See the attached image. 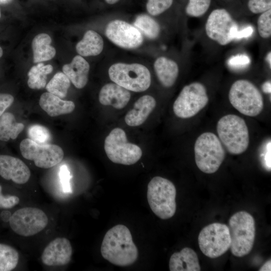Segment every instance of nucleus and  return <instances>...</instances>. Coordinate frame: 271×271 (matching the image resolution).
Masks as SVG:
<instances>
[{
	"mask_svg": "<svg viewBox=\"0 0 271 271\" xmlns=\"http://www.w3.org/2000/svg\"><path fill=\"white\" fill-rule=\"evenodd\" d=\"M49 220L42 209L26 207L15 211L10 217L9 224L17 234L24 237L35 235L47 226Z\"/></svg>",
	"mask_w": 271,
	"mask_h": 271,
	"instance_id": "11",
	"label": "nucleus"
},
{
	"mask_svg": "<svg viewBox=\"0 0 271 271\" xmlns=\"http://www.w3.org/2000/svg\"><path fill=\"white\" fill-rule=\"evenodd\" d=\"M24 128L23 123L18 122L11 112H5L0 117V141L16 139Z\"/></svg>",
	"mask_w": 271,
	"mask_h": 271,
	"instance_id": "25",
	"label": "nucleus"
},
{
	"mask_svg": "<svg viewBox=\"0 0 271 271\" xmlns=\"http://www.w3.org/2000/svg\"><path fill=\"white\" fill-rule=\"evenodd\" d=\"M13 0H0L1 5H7L11 3Z\"/></svg>",
	"mask_w": 271,
	"mask_h": 271,
	"instance_id": "43",
	"label": "nucleus"
},
{
	"mask_svg": "<svg viewBox=\"0 0 271 271\" xmlns=\"http://www.w3.org/2000/svg\"><path fill=\"white\" fill-rule=\"evenodd\" d=\"M99 101L104 105H111L118 109L124 108L129 102L130 93L128 90L116 83L104 85L99 93Z\"/></svg>",
	"mask_w": 271,
	"mask_h": 271,
	"instance_id": "17",
	"label": "nucleus"
},
{
	"mask_svg": "<svg viewBox=\"0 0 271 271\" xmlns=\"http://www.w3.org/2000/svg\"><path fill=\"white\" fill-rule=\"evenodd\" d=\"M171 271H199V261L196 252L192 248L185 247L174 253L169 260Z\"/></svg>",
	"mask_w": 271,
	"mask_h": 271,
	"instance_id": "20",
	"label": "nucleus"
},
{
	"mask_svg": "<svg viewBox=\"0 0 271 271\" xmlns=\"http://www.w3.org/2000/svg\"><path fill=\"white\" fill-rule=\"evenodd\" d=\"M20 149L25 159L33 161L36 167L42 169L53 167L64 157V152L60 147L48 143L38 144L29 138L21 141Z\"/></svg>",
	"mask_w": 271,
	"mask_h": 271,
	"instance_id": "12",
	"label": "nucleus"
},
{
	"mask_svg": "<svg viewBox=\"0 0 271 271\" xmlns=\"http://www.w3.org/2000/svg\"><path fill=\"white\" fill-rule=\"evenodd\" d=\"M103 45L102 38L99 34L93 30H88L76 44V50L81 56H96L102 52Z\"/></svg>",
	"mask_w": 271,
	"mask_h": 271,
	"instance_id": "24",
	"label": "nucleus"
},
{
	"mask_svg": "<svg viewBox=\"0 0 271 271\" xmlns=\"http://www.w3.org/2000/svg\"><path fill=\"white\" fill-rule=\"evenodd\" d=\"M262 89L264 92L266 93H270L271 84L270 81L264 82L262 85Z\"/></svg>",
	"mask_w": 271,
	"mask_h": 271,
	"instance_id": "41",
	"label": "nucleus"
},
{
	"mask_svg": "<svg viewBox=\"0 0 271 271\" xmlns=\"http://www.w3.org/2000/svg\"><path fill=\"white\" fill-rule=\"evenodd\" d=\"M59 177L62 187L63 191L65 193L71 192L70 184V173L66 165L60 167L59 172Z\"/></svg>",
	"mask_w": 271,
	"mask_h": 271,
	"instance_id": "36",
	"label": "nucleus"
},
{
	"mask_svg": "<svg viewBox=\"0 0 271 271\" xmlns=\"http://www.w3.org/2000/svg\"><path fill=\"white\" fill-rule=\"evenodd\" d=\"M14 98L8 93H0V117L13 103Z\"/></svg>",
	"mask_w": 271,
	"mask_h": 271,
	"instance_id": "39",
	"label": "nucleus"
},
{
	"mask_svg": "<svg viewBox=\"0 0 271 271\" xmlns=\"http://www.w3.org/2000/svg\"><path fill=\"white\" fill-rule=\"evenodd\" d=\"M0 176L7 181L23 185L29 180L31 171L21 159L10 155L0 154Z\"/></svg>",
	"mask_w": 271,
	"mask_h": 271,
	"instance_id": "16",
	"label": "nucleus"
},
{
	"mask_svg": "<svg viewBox=\"0 0 271 271\" xmlns=\"http://www.w3.org/2000/svg\"><path fill=\"white\" fill-rule=\"evenodd\" d=\"M231 105L242 114L258 115L263 108V100L259 89L250 81L239 79L231 85L228 94Z\"/></svg>",
	"mask_w": 271,
	"mask_h": 271,
	"instance_id": "6",
	"label": "nucleus"
},
{
	"mask_svg": "<svg viewBox=\"0 0 271 271\" xmlns=\"http://www.w3.org/2000/svg\"><path fill=\"white\" fill-rule=\"evenodd\" d=\"M106 37L117 46L125 49H135L143 42L141 32L134 26L121 20L111 21L105 29Z\"/></svg>",
	"mask_w": 271,
	"mask_h": 271,
	"instance_id": "14",
	"label": "nucleus"
},
{
	"mask_svg": "<svg viewBox=\"0 0 271 271\" xmlns=\"http://www.w3.org/2000/svg\"><path fill=\"white\" fill-rule=\"evenodd\" d=\"M260 271H270L271 270V261L270 259L265 262L259 268Z\"/></svg>",
	"mask_w": 271,
	"mask_h": 271,
	"instance_id": "42",
	"label": "nucleus"
},
{
	"mask_svg": "<svg viewBox=\"0 0 271 271\" xmlns=\"http://www.w3.org/2000/svg\"><path fill=\"white\" fill-rule=\"evenodd\" d=\"M2 187L0 185V209H11L20 202L19 198L13 195L3 194Z\"/></svg>",
	"mask_w": 271,
	"mask_h": 271,
	"instance_id": "35",
	"label": "nucleus"
},
{
	"mask_svg": "<svg viewBox=\"0 0 271 271\" xmlns=\"http://www.w3.org/2000/svg\"><path fill=\"white\" fill-rule=\"evenodd\" d=\"M104 148L111 162L124 165L135 164L143 154L140 147L127 142L125 131L119 127L112 129L106 137Z\"/></svg>",
	"mask_w": 271,
	"mask_h": 271,
	"instance_id": "8",
	"label": "nucleus"
},
{
	"mask_svg": "<svg viewBox=\"0 0 271 271\" xmlns=\"http://www.w3.org/2000/svg\"><path fill=\"white\" fill-rule=\"evenodd\" d=\"M3 51L2 48L0 47V58L3 56Z\"/></svg>",
	"mask_w": 271,
	"mask_h": 271,
	"instance_id": "46",
	"label": "nucleus"
},
{
	"mask_svg": "<svg viewBox=\"0 0 271 271\" xmlns=\"http://www.w3.org/2000/svg\"><path fill=\"white\" fill-rule=\"evenodd\" d=\"M52 39L47 34L36 35L32 43L33 62L35 63L52 59L56 55L55 49L51 45Z\"/></svg>",
	"mask_w": 271,
	"mask_h": 271,
	"instance_id": "23",
	"label": "nucleus"
},
{
	"mask_svg": "<svg viewBox=\"0 0 271 271\" xmlns=\"http://www.w3.org/2000/svg\"><path fill=\"white\" fill-rule=\"evenodd\" d=\"M173 0H148L146 9L152 16H158L169 9Z\"/></svg>",
	"mask_w": 271,
	"mask_h": 271,
	"instance_id": "33",
	"label": "nucleus"
},
{
	"mask_svg": "<svg viewBox=\"0 0 271 271\" xmlns=\"http://www.w3.org/2000/svg\"><path fill=\"white\" fill-rule=\"evenodd\" d=\"M198 240L200 249L204 255L211 258L218 257L230 247L228 226L218 222L210 224L201 230Z\"/></svg>",
	"mask_w": 271,
	"mask_h": 271,
	"instance_id": "9",
	"label": "nucleus"
},
{
	"mask_svg": "<svg viewBox=\"0 0 271 271\" xmlns=\"http://www.w3.org/2000/svg\"><path fill=\"white\" fill-rule=\"evenodd\" d=\"M195 162L202 172H216L222 162L225 152L219 138L213 133H203L197 139L194 146Z\"/></svg>",
	"mask_w": 271,
	"mask_h": 271,
	"instance_id": "5",
	"label": "nucleus"
},
{
	"mask_svg": "<svg viewBox=\"0 0 271 271\" xmlns=\"http://www.w3.org/2000/svg\"><path fill=\"white\" fill-rule=\"evenodd\" d=\"M72 254L70 241L65 237H57L45 247L41 254V260L48 266H62L70 262Z\"/></svg>",
	"mask_w": 271,
	"mask_h": 271,
	"instance_id": "15",
	"label": "nucleus"
},
{
	"mask_svg": "<svg viewBox=\"0 0 271 271\" xmlns=\"http://www.w3.org/2000/svg\"><path fill=\"white\" fill-rule=\"evenodd\" d=\"M270 56H271V54H270V52H269L267 55V56H266V59H267V61L268 63H269V66L270 67V66H271V63H270Z\"/></svg>",
	"mask_w": 271,
	"mask_h": 271,
	"instance_id": "45",
	"label": "nucleus"
},
{
	"mask_svg": "<svg viewBox=\"0 0 271 271\" xmlns=\"http://www.w3.org/2000/svg\"><path fill=\"white\" fill-rule=\"evenodd\" d=\"M100 251L104 259L120 266L132 264L139 254L129 230L122 224L116 225L107 231L103 239Z\"/></svg>",
	"mask_w": 271,
	"mask_h": 271,
	"instance_id": "1",
	"label": "nucleus"
},
{
	"mask_svg": "<svg viewBox=\"0 0 271 271\" xmlns=\"http://www.w3.org/2000/svg\"><path fill=\"white\" fill-rule=\"evenodd\" d=\"M110 79L128 90L142 92L149 88L151 83V74L144 65L138 63H117L108 69Z\"/></svg>",
	"mask_w": 271,
	"mask_h": 271,
	"instance_id": "7",
	"label": "nucleus"
},
{
	"mask_svg": "<svg viewBox=\"0 0 271 271\" xmlns=\"http://www.w3.org/2000/svg\"><path fill=\"white\" fill-rule=\"evenodd\" d=\"M250 63L249 58L245 54H239L233 56L228 60V65L234 68L245 67Z\"/></svg>",
	"mask_w": 271,
	"mask_h": 271,
	"instance_id": "37",
	"label": "nucleus"
},
{
	"mask_svg": "<svg viewBox=\"0 0 271 271\" xmlns=\"http://www.w3.org/2000/svg\"><path fill=\"white\" fill-rule=\"evenodd\" d=\"M232 254L243 257L252 250L255 236V221L248 212L241 211L234 214L228 221Z\"/></svg>",
	"mask_w": 271,
	"mask_h": 271,
	"instance_id": "2",
	"label": "nucleus"
},
{
	"mask_svg": "<svg viewBox=\"0 0 271 271\" xmlns=\"http://www.w3.org/2000/svg\"><path fill=\"white\" fill-rule=\"evenodd\" d=\"M271 143L270 141L267 142L265 147L263 149V153L261 154V162L265 168L268 171L271 170Z\"/></svg>",
	"mask_w": 271,
	"mask_h": 271,
	"instance_id": "38",
	"label": "nucleus"
},
{
	"mask_svg": "<svg viewBox=\"0 0 271 271\" xmlns=\"http://www.w3.org/2000/svg\"><path fill=\"white\" fill-rule=\"evenodd\" d=\"M154 66L156 75L163 86L170 87L174 84L179 74V67L176 62L160 57L156 59Z\"/></svg>",
	"mask_w": 271,
	"mask_h": 271,
	"instance_id": "22",
	"label": "nucleus"
},
{
	"mask_svg": "<svg viewBox=\"0 0 271 271\" xmlns=\"http://www.w3.org/2000/svg\"><path fill=\"white\" fill-rule=\"evenodd\" d=\"M218 138L227 151L233 155L244 153L249 143V132L244 120L235 114H227L218 121Z\"/></svg>",
	"mask_w": 271,
	"mask_h": 271,
	"instance_id": "3",
	"label": "nucleus"
},
{
	"mask_svg": "<svg viewBox=\"0 0 271 271\" xmlns=\"http://www.w3.org/2000/svg\"><path fill=\"white\" fill-rule=\"evenodd\" d=\"M210 3L211 0H189L186 13L190 17H200L207 11Z\"/></svg>",
	"mask_w": 271,
	"mask_h": 271,
	"instance_id": "31",
	"label": "nucleus"
},
{
	"mask_svg": "<svg viewBox=\"0 0 271 271\" xmlns=\"http://www.w3.org/2000/svg\"><path fill=\"white\" fill-rule=\"evenodd\" d=\"M248 8L253 14H261L271 9V0H249Z\"/></svg>",
	"mask_w": 271,
	"mask_h": 271,
	"instance_id": "34",
	"label": "nucleus"
},
{
	"mask_svg": "<svg viewBox=\"0 0 271 271\" xmlns=\"http://www.w3.org/2000/svg\"><path fill=\"white\" fill-rule=\"evenodd\" d=\"M119 0H105V1L106 2V3L109 4V5H113L117 2H118Z\"/></svg>",
	"mask_w": 271,
	"mask_h": 271,
	"instance_id": "44",
	"label": "nucleus"
},
{
	"mask_svg": "<svg viewBox=\"0 0 271 271\" xmlns=\"http://www.w3.org/2000/svg\"><path fill=\"white\" fill-rule=\"evenodd\" d=\"M133 25L141 33L149 39H156L160 34L161 28L159 24L147 15H141L137 17Z\"/></svg>",
	"mask_w": 271,
	"mask_h": 271,
	"instance_id": "28",
	"label": "nucleus"
},
{
	"mask_svg": "<svg viewBox=\"0 0 271 271\" xmlns=\"http://www.w3.org/2000/svg\"><path fill=\"white\" fill-rule=\"evenodd\" d=\"M70 86V81L63 72L56 73L46 86L48 92L61 98L66 97Z\"/></svg>",
	"mask_w": 271,
	"mask_h": 271,
	"instance_id": "29",
	"label": "nucleus"
},
{
	"mask_svg": "<svg viewBox=\"0 0 271 271\" xmlns=\"http://www.w3.org/2000/svg\"><path fill=\"white\" fill-rule=\"evenodd\" d=\"M253 32L252 27L249 26L241 30H238L235 37V39H240L249 37Z\"/></svg>",
	"mask_w": 271,
	"mask_h": 271,
	"instance_id": "40",
	"label": "nucleus"
},
{
	"mask_svg": "<svg viewBox=\"0 0 271 271\" xmlns=\"http://www.w3.org/2000/svg\"><path fill=\"white\" fill-rule=\"evenodd\" d=\"M156 105L155 98L149 95L140 97L134 104L133 108L126 114L124 120L130 126H137L143 124Z\"/></svg>",
	"mask_w": 271,
	"mask_h": 271,
	"instance_id": "18",
	"label": "nucleus"
},
{
	"mask_svg": "<svg viewBox=\"0 0 271 271\" xmlns=\"http://www.w3.org/2000/svg\"><path fill=\"white\" fill-rule=\"evenodd\" d=\"M89 69L87 61L81 56L76 55L70 63L63 65L62 71L75 87L81 89L87 83Z\"/></svg>",
	"mask_w": 271,
	"mask_h": 271,
	"instance_id": "19",
	"label": "nucleus"
},
{
	"mask_svg": "<svg viewBox=\"0 0 271 271\" xmlns=\"http://www.w3.org/2000/svg\"><path fill=\"white\" fill-rule=\"evenodd\" d=\"M19 253L14 247L0 243V271H11L18 265Z\"/></svg>",
	"mask_w": 271,
	"mask_h": 271,
	"instance_id": "27",
	"label": "nucleus"
},
{
	"mask_svg": "<svg viewBox=\"0 0 271 271\" xmlns=\"http://www.w3.org/2000/svg\"><path fill=\"white\" fill-rule=\"evenodd\" d=\"M205 28L208 37L222 46L235 40L238 30L237 24L224 9L213 10L207 18Z\"/></svg>",
	"mask_w": 271,
	"mask_h": 271,
	"instance_id": "13",
	"label": "nucleus"
},
{
	"mask_svg": "<svg viewBox=\"0 0 271 271\" xmlns=\"http://www.w3.org/2000/svg\"><path fill=\"white\" fill-rule=\"evenodd\" d=\"M257 30L259 36L264 39L271 36V9L264 12L259 16L257 22Z\"/></svg>",
	"mask_w": 271,
	"mask_h": 271,
	"instance_id": "32",
	"label": "nucleus"
},
{
	"mask_svg": "<svg viewBox=\"0 0 271 271\" xmlns=\"http://www.w3.org/2000/svg\"><path fill=\"white\" fill-rule=\"evenodd\" d=\"M1 17V10H0V18Z\"/></svg>",
	"mask_w": 271,
	"mask_h": 271,
	"instance_id": "47",
	"label": "nucleus"
},
{
	"mask_svg": "<svg viewBox=\"0 0 271 271\" xmlns=\"http://www.w3.org/2000/svg\"><path fill=\"white\" fill-rule=\"evenodd\" d=\"M176 189L170 180L160 176L149 183L147 199L152 211L160 218L172 217L176 211Z\"/></svg>",
	"mask_w": 271,
	"mask_h": 271,
	"instance_id": "4",
	"label": "nucleus"
},
{
	"mask_svg": "<svg viewBox=\"0 0 271 271\" xmlns=\"http://www.w3.org/2000/svg\"><path fill=\"white\" fill-rule=\"evenodd\" d=\"M209 98L205 86L195 82L185 86L173 104V111L180 118L195 115L207 104Z\"/></svg>",
	"mask_w": 271,
	"mask_h": 271,
	"instance_id": "10",
	"label": "nucleus"
},
{
	"mask_svg": "<svg viewBox=\"0 0 271 271\" xmlns=\"http://www.w3.org/2000/svg\"><path fill=\"white\" fill-rule=\"evenodd\" d=\"M39 104L41 108L51 117L70 113L75 107L73 101L62 100L48 92L41 95Z\"/></svg>",
	"mask_w": 271,
	"mask_h": 271,
	"instance_id": "21",
	"label": "nucleus"
},
{
	"mask_svg": "<svg viewBox=\"0 0 271 271\" xmlns=\"http://www.w3.org/2000/svg\"><path fill=\"white\" fill-rule=\"evenodd\" d=\"M53 70L50 64L45 65L42 62L38 63L33 66L28 73V85L33 89H40L46 85L47 75Z\"/></svg>",
	"mask_w": 271,
	"mask_h": 271,
	"instance_id": "26",
	"label": "nucleus"
},
{
	"mask_svg": "<svg viewBox=\"0 0 271 271\" xmlns=\"http://www.w3.org/2000/svg\"><path fill=\"white\" fill-rule=\"evenodd\" d=\"M29 139L41 144H48L51 136L48 129L41 125L34 124L30 126L28 130Z\"/></svg>",
	"mask_w": 271,
	"mask_h": 271,
	"instance_id": "30",
	"label": "nucleus"
}]
</instances>
